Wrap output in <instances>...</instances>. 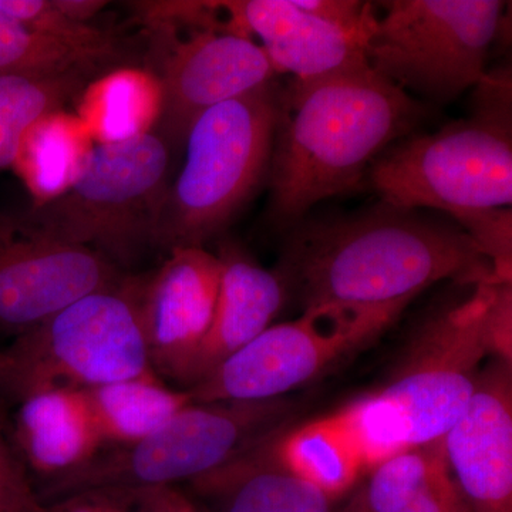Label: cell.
I'll return each mask as SVG.
<instances>
[{
	"instance_id": "29",
	"label": "cell",
	"mask_w": 512,
	"mask_h": 512,
	"mask_svg": "<svg viewBox=\"0 0 512 512\" xmlns=\"http://www.w3.org/2000/svg\"><path fill=\"white\" fill-rule=\"evenodd\" d=\"M40 504L42 501L0 433V512H35Z\"/></svg>"
},
{
	"instance_id": "7",
	"label": "cell",
	"mask_w": 512,
	"mask_h": 512,
	"mask_svg": "<svg viewBox=\"0 0 512 512\" xmlns=\"http://www.w3.org/2000/svg\"><path fill=\"white\" fill-rule=\"evenodd\" d=\"M168 171L170 146L156 131L96 144L72 187L26 214L55 237L120 268L157 245Z\"/></svg>"
},
{
	"instance_id": "22",
	"label": "cell",
	"mask_w": 512,
	"mask_h": 512,
	"mask_svg": "<svg viewBox=\"0 0 512 512\" xmlns=\"http://www.w3.org/2000/svg\"><path fill=\"white\" fill-rule=\"evenodd\" d=\"M94 147L79 117L47 114L23 138L13 168L35 198V207L55 200L82 174Z\"/></svg>"
},
{
	"instance_id": "18",
	"label": "cell",
	"mask_w": 512,
	"mask_h": 512,
	"mask_svg": "<svg viewBox=\"0 0 512 512\" xmlns=\"http://www.w3.org/2000/svg\"><path fill=\"white\" fill-rule=\"evenodd\" d=\"M271 436L191 484L218 512H335V501L276 460Z\"/></svg>"
},
{
	"instance_id": "32",
	"label": "cell",
	"mask_w": 512,
	"mask_h": 512,
	"mask_svg": "<svg viewBox=\"0 0 512 512\" xmlns=\"http://www.w3.org/2000/svg\"><path fill=\"white\" fill-rule=\"evenodd\" d=\"M157 512H200L192 501L174 487L154 488Z\"/></svg>"
},
{
	"instance_id": "20",
	"label": "cell",
	"mask_w": 512,
	"mask_h": 512,
	"mask_svg": "<svg viewBox=\"0 0 512 512\" xmlns=\"http://www.w3.org/2000/svg\"><path fill=\"white\" fill-rule=\"evenodd\" d=\"M272 451L279 463L336 501L356 488L366 473L362 456L335 416L275 431Z\"/></svg>"
},
{
	"instance_id": "6",
	"label": "cell",
	"mask_w": 512,
	"mask_h": 512,
	"mask_svg": "<svg viewBox=\"0 0 512 512\" xmlns=\"http://www.w3.org/2000/svg\"><path fill=\"white\" fill-rule=\"evenodd\" d=\"M151 375L131 276L70 303L0 352V392L18 403L50 390H87Z\"/></svg>"
},
{
	"instance_id": "28",
	"label": "cell",
	"mask_w": 512,
	"mask_h": 512,
	"mask_svg": "<svg viewBox=\"0 0 512 512\" xmlns=\"http://www.w3.org/2000/svg\"><path fill=\"white\" fill-rule=\"evenodd\" d=\"M35 512H157L154 488L92 490L40 504Z\"/></svg>"
},
{
	"instance_id": "9",
	"label": "cell",
	"mask_w": 512,
	"mask_h": 512,
	"mask_svg": "<svg viewBox=\"0 0 512 512\" xmlns=\"http://www.w3.org/2000/svg\"><path fill=\"white\" fill-rule=\"evenodd\" d=\"M366 46L376 73L407 93L448 103L485 76L503 25L500 0H390Z\"/></svg>"
},
{
	"instance_id": "25",
	"label": "cell",
	"mask_w": 512,
	"mask_h": 512,
	"mask_svg": "<svg viewBox=\"0 0 512 512\" xmlns=\"http://www.w3.org/2000/svg\"><path fill=\"white\" fill-rule=\"evenodd\" d=\"M100 63L40 35L0 9V73H93Z\"/></svg>"
},
{
	"instance_id": "15",
	"label": "cell",
	"mask_w": 512,
	"mask_h": 512,
	"mask_svg": "<svg viewBox=\"0 0 512 512\" xmlns=\"http://www.w3.org/2000/svg\"><path fill=\"white\" fill-rule=\"evenodd\" d=\"M218 6L227 13V32L258 37L276 74H291L296 82L367 63V40L375 26L346 28L299 9L293 0H232Z\"/></svg>"
},
{
	"instance_id": "16",
	"label": "cell",
	"mask_w": 512,
	"mask_h": 512,
	"mask_svg": "<svg viewBox=\"0 0 512 512\" xmlns=\"http://www.w3.org/2000/svg\"><path fill=\"white\" fill-rule=\"evenodd\" d=\"M217 256L222 269L214 318L185 390L268 329L288 299L281 275L258 264L241 245L224 242Z\"/></svg>"
},
{
	"instance_id": "12",
	"label": "cell",
	"mask_w": 512,
	"mask_h": 512,
	"mask_svg": "<svg viewBox=\"0 0 512 512\" xmlns=\"http://www.w3.org/2000/svg\"><path fill=\"white\" fill-rule=\"evenodd\" d=\"M158 74L161 106L157 134L171 147L185 143L194 121L205 111L274 83V67L254 40L202 30L187 40L165 32Z\"/></svg>"
},
{
	"instance_id": "8",
	"label": "cell",
	"mask_w": 512,
	"mask_h": 512,
	"mask_svg": "<svg viewBox=\"0 0 512 512\" xmlns=\"http://www.w3.org/2000/svg\"><path fill=\"white\" fill-rule=\"evenodd\" d=\"M292 404L191 403L156 433L133 446L101 450L76 473L46 484L45 498L59 500L92 490L173 487L212 473L285 427Z\"/></svg>"
},
{
	"instance_id": "10",
	"label": "cell",
	"mask_w": 512,
	"mask_h": 512,
	"mask_svg": "<svg viewBox=\"0 0 512 512\" xmlns=\"http://www.w3.org/2000/svg\"><path fill=\"white\" fill-rule=\"evenodd\" d=\"M400 313L336 305L303 309L298 319L269 326L187 393L192 403L279 399L372 345Z\"/></svg>"
},
{
	"instance_id": "19",
	"label": "cell",
	"mask_w": 512,
	"mask_h": 512,
	"mask_svg": "<svg viewBox=\"0 0 512 512\" xmlns=\"http://www.w3.org/2000/svg\"><path fill=\"white\" fill-rule=\"evenodd\" d=\"M335 512H473L448 466L443 439L382 461L345 508Z\"/></svg>"
},
{
	"instance_id": "2",
	"label": "cell",
	"mask_w": 512,
	"mask_h": 512,
	"mask_svg": "<svg viewBox=\"0 0 512 512\" xmlns=\"http://www.w3.org/2000/svg\"><path fill=\"white\" fill-rule=\"evenodd\" d=\"M424 114L420 101L369 63L311 82L291 79L266 177L272 224L289 231L319 202L356 190Z\"/></svg>"
},
{
	"instance_id": "5",
	"label": "cell",
	"mask_w": 512,
	"mask_h": 512,
	"mask_svg": "<svg viewBox=\"0 0 512 512\" xmlns=\"http://www.w3.org/2000/svg\"><path fill=\"white\" fill-rule=\"evenodd\" d=\"M276 82L202 113L185 138V161L168 187L157 245L202 247L220 235L254 195L271 164L282 111Z\"/></svg>"
},
{
	"instance_id": "30",
	"label": "cell",
	"mask_w": 512,
	"mask_h": 512,
	"mask_svg": "<svg viewBox=\"0 0 512 512\" xmlns=\"http://www.w3.org/2000/svg\"><path fill=\"white\" fill-rule=\"evenodd\" d=\"M491 357L512 362V281L495 282L485 315Z\"/></svg>"
},
{
	"instance_id": "23",
	"label": "cell",
	"mask_w": 512,
	"mask_h": 512,
	"mask_svg": "<svg viewBox=\"0 0 512 512\" xmlns=\"http://www.w3.org/2000/svg\"><path fill=\"white\" fill-rule=\"evenodd\" d=\"M160 106L156 77L137 70H123L84 89L79 119L94 143H114L154 131Z\"/></svg>"
},
{
	"instance_id": "31",
	"label": "cell",
	"mask_w": 512,
	"mask_h": 512,
	"mask_svg": "<svg viewBox=\"0 0 512 512\" xmlns=\"http://www.w3.org/2000/svg\"><path fill=\"white\" fill-rule=\"evenodd\" d=\"M55 3L63 15L82 25H90V20L107 5L103 0H55Z\"/></svg>"
},
{
	"instance_id": "3",
	"label": "cell",
	"mask_w": 512,
	"mask_h": 512,
	"mask_svg": "<svg viewBox=\"0 0 512 512\" xmlns=\"http://www.w3.org/2000/svg\"><path fill=\"white\" fill-rule=\"evenodd\" d=\"M495 282L468 286L413 330L389 379L335 414L366 473L407 448L443 439L468 409L485 357V315Z\"/></svg>"
},
{
	"instance_id": "26",
	"label": "cell",
	"mask_w": 512,
	"mask_h": 512,
	"mask_svg": "<svg viewBox=\"0 0 512 512\" xmlns=\"http://www.w3.org/2000/svg\"><path fill=\"white\" fill-rule=\"evenodd\" d=\"M0 9L40 35L73 47L97 63L116 55V40L109 33L67 18L55 0H0Z\"/></svg>"
},
{
	"instance_id": "4",
	"label": "cell",
	"mask_w": 512,
	"mask_h": 512,
	"mask_svg": "<svg viewBox=\"0 0 512 512\" xmlns=\"http://www.w3.org/2000/svg\"><path fill=\"white\" fill-rule=\"evenodd\" d=\"M380 200L446 214L510 208L512 202L511 70L485 73L468 119L392 144L366 175Z\"/></svg>"
},
{
	"instance_id": "27",
	"label": "cell",
	"mask_w": 512,
	"mask_h": 512,
	"mask_svg": "<svg viewBox=\"0 0 512 512\" xmlns=\"http://www.w3.org/2000/svg\"><path fill=\"white\" fill-rule=\"evenodd\" d=\"M451 218L491 262L497 281H512L511 208L458 212Z\"/></svg>"
},
{
	"instance_id": "21",
	"label": "cell",
	"mask_w": 512,
	"mask_h": 512,
	"mask_svg": "<svg viewBox=\"0 0 512 512\" xmlns=\"http://www.w3.org/2000/svg\"><path fill=\"white\" fill-rule=\"evenodd\" d=\"M104 447H128L146 439L192 403L151 375L82 390Z\"/></svg>"
},
{
	"instance_id": "1",
	"label": "cell",
	"mask_w": 512,
	"mask_h": 512,
	"mask_svg": "<svg viewBox=\"0 0 512 512\" xmlns=\"http://www.w3.org/2000/svg\"><path fill=\"white\" fill-rule=\"evenodd\" d=\"M275 271L303 309L336 305L403 312L437 282L497 281L493 265L457 224L379 202L289 229Z\"/></svg>"
},
{
	"instance_id": "24",
	"label": "cell",
	"mask_w": 512,
	"mask_h": 512,
	"mask_svg": "<svg viewBox=\"0 0 512 512\" xmlns=\"http://www.w3.org/2000/svg\"><path fill=\"white\" fill-rule=\"evenodd\" d=\"M90 72L0 73V171L15 164L26 133L86 89Z\"/></svg>"
},
{
	"instance_id": "11",
	"label": "cell",
	"mask_w": 512,
	"mask_h": 512,
	"mask_svg": "<svg viewBox=\"0 0 512 512\" xmlns=\"http://www.w3.org/2000/svg\"><path fill=\"white\" fill-rule=\"evenodd\" d=\"M128 276L92 249L45 231L28 214L0 212V333L19 336L70 303Z\"/></svg>"
},
{
	"instance_id": "14",
	"label": "cell",
	"mask_w": 512,
	"mask_h": 512,
	"mask_svg": "<svg viewBox=\"0 0 512 512\" xmlns=\"http://www.w3.org/2000/svg\"><path fill=\"white\" fill-rule=\"evenodd\" d=\"M451 474L473 512H512V362L490 357L466 413L444 436Z\"/></svg>"
},
{
	"instance_id": "17",
	"label": "cell",
	"mask_w": 512,
	"mask_h": 512,
	"mask_svg": "<svg viewBox=\"0 0 512 512\" xmlns=\"http://www.w3.org/2000/svg\"><path fill=\"white\" fill-rule=\"evenodd\" d=\"M16 443L46 484L76 473L104 448L82 390H50L19 402Z\"/></svg>"
},
{
	"instance_id": "13",
	"label": "cell",
	"mask_w": 512,
	"mask_h": 512,
	"mask_svg": "<svg viewBox=\"0 0 512 512\" xmlns=\"http://www.w3.org/2000/svg\"><path fill=\"white\" fill-rule=\"evenodd\" d=\"M168 252L157 271L136 278V299L154 373L187 387L214 318L222 268L202 247Z\"/></svg>"
}]
</instances>
